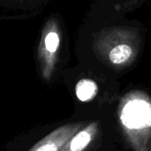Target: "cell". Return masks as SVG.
Instances as JSON below:
<instances>
[{
  "label": "cell",
  "mask_w": 151,
  "mask_h": 151,
  "mask_svg": "<svg viewBox=\"0 0 151 151\" xmlns=\"http://www.w3.org/2000/svg\"><path fill=\"white\" fill-rule=\"evenodd\" d=\"M60 46V35L57 25L53 20H50L44 26L40 39L37 58L42 77L49 81L54 71L57 54Z\"/></svg>",
  "instance_id": "2"
},
{
  "label": "cell",
  "mask_w": 151,
  "mask_h": 151,
  "mask_svg": "<svg viewBox=\"0 0 151 151\" xmlns=\"http://www.w3.org/2000/svg\"><path fill=\"white\" fill-rule=\"evenodd\" d=\"M118 119L132 150L151 151V97L147 93H127L119 102Z\"/></svg>",
  "instance_id": "1"
},
{
  "label": "cell",
  "mask_w": 151,
  "mask_h": 151,
  "mask_svg": "<svg viewBox=\"0 0 151 151\" xmlns=\"http://www.w3.org/2000/svg\"><path fill=\"white\" fill-rule=\"evenodd\" d=\"M86 126L83 122L64 125L35 144L28 151H60L66 142Z\"/></svg>",
  "instance_id": "3"
},
{
  "label": "cell",
  "mask_w": 151,
  "mask_h": 151,
  "mask_svg": "<svg viewBox=\"0 0 151 151\" xmlns=\"http://www.w3.org/2000/svg\"><path fill=\"white\" fill-rule=\"evenodd\" d=\"M98 93V86L91 79H82L78 81L75 87L77 98L83 103L92 101Z\"/></svg>",
  "instance_id": "6"
},
{
  "label": "cell",
  "mask_w": 151,
  "mask_h": 151,
  "mask_svg": "<svg viewBox=\"0 0 151 151\" xmlns=\"http://www.w3.org/2000/svg\"><path fill=\"white\" fill-rule=\"evenodd\" d=\"M99 133V123L97 121L86 125L75 134L60 151H84L95 141Z\"/></svg>",
  "instance_id": "4"
},
{
  "label": "cell",
  "mask_w": 151,
  "mask_h": 151,
  "mask_svg": "<svg viewBox=\"0 0 151 151\" xmlns=\"http://www.w3.org/2000/svg\"><path fill=\"white\" fill-rule=\"evenodd\" d=\"M134 57L133 48L127 43L113 46L107 52V58L113 65H124Z\"/></svg>",
  "instance_id": "5"
}]
</instances>
